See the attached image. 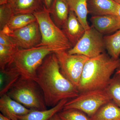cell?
Listing matches in <instances>:
<instances>
[{
  "label": "cell",
  "mask_w": 120,
  "mask_h": 120,
  "mask_svg": "<svg viewBox=\"0 0 120 120\" xmlns=\"http://www.w3.org/2000/svg\"><path fill=\"white\" fill-rule=\"evenodd\" d=\"M37 21V19L34 14H17L13 15L7 26L11 30H15Z\"/></svg>",
  "instance_id": "21"
},
{
  "label": "cell",
  "mask_w": 120,
  "mask_h": 120,
  "mask_svg": "<svg viewBox=\"0 0 120 120\" xmlns=\"http://www.w3.org/2000/svg\"><path fill=\"white\" fill-rule=\"evenodd\" d=\"M48 120H62L60 118L58 113H57L51 117Z\"/></svg>",
  "instance_id": "28"
},
{
  "label": "cell",
  "mask_w": 120,
  "mask_h": 120,
  "mask_svg": "<svg viewBox=\"0 0 120 120\" xmlns=\"http://www.w3.org/2000/svg\"><path fill=\"white\" fill-rule=\"evenodd\" d=\"M106 47L104 37L93 27L86 30L77 43L68 50L71 54H80L90 58L105 52Z\"/></svg>",
  "instance_id": "7"
},
{
  "label": "cell",
  "mask_w": 120,
  "mask_h": 120,
  "mask_svg": "<svg viewBox=\"0 0 120 120\" xmlns=\"http://www.w3.org/2000/svg\"><path fill=\"white\" fill-rule=\"evenodd\" d=\"M90 20L92 27L102 34L116 32L120 29V16L118 15H94Z\"/></svg>",
  "instance_id": "11"
},
{
  "label": "cell",
  "mask_w": 120,
  "mask_h": 120,
  "mask_svg": "<svg viewBox=\"0 0 120 120\" xmlns=\"http://www.w3.org/2000/svg\"><path fill=\"white\" fill-rule=\"evenodd\" d=\"M112 101L120 107V74L116 73L106 89Z\"/></svg>",
  "instance_id": "23"
},
{
  "label": "cell",
  "mask_w": 120,
  "mask_h": 120,
  "mask_svg": "<svg viewBox=\"0 0 120 120\" xmlns=\"http://www.w3.org/2000/svg\"><path fill=\"white\" fill-rule=\"evenodd\" d=\"M106 49L111 57L119 58L120 55V29L113 34L104 37Z\"/></svg>",
  "instance_id": "20"
},
{
  "label": "cell",
  "mask_w": 120,
  "mask_h": 120,
  "mask_svg": "<svg viewBox=\"0 0 120 120\" xmlns=\"http://www.w3.org/2000/svg\"><path fill=\"white\" fill-rule=\"evenodd\" d=\"M68 99L60 101L56 106L49 109L32 110L27 114L19 117V120H48L51 117L64 109Z\"/></svg>",
  "instance_id": "16"
},
{
  "label": "cell",
  "mask_w": 120,
  "mask_h": 120,
  "mask_svg": "<svg viewBox=\"0 0 120 120\" xmlns=\"http://www.w3.org/2000/svg\"><path fill=\"white\" fill-rule=\"evenodd\" d=\"M0 31L8 35L12 43L19 49H26L37 47L41 41L37 21L15 30H11L6 26Z\"/></svg>",
  "instance_id": "9"
},
{
  "label": "cell",
  "mask_w": 120,
  "mask_h": 120,
  "mask_svg": "<svg viewBox=\"0 0 120 120\" xmlns=\"http://www.w3.org/2000/svg\"><path fill=\"white\" fill-rule=\"evenodd\" d=\"M14 15L34 14L43 10L45 7L44 0H7Z\"/></svg>",
  "instance_id": "13"
},
{
  "label": "cell",
  "mask_w": 120,
  "mask_h": 120,
  "mask_svg": "<svg viewBox=\"0 0 120 120\" xmlns=\"http://www.w3.org/2000/svg\"><path fill=\"white\" fill-rule=\"evenodd\" d=\"M120 68V59L104 52L90 58L85 64L78 89L80 92L106 89L114 71Z\"/></svg>",
  "instance_id": "2"
},
{
  "label": "cell",
  "mask_w": 120,
  "mask_h": 120,
  "mask_svg": "<svg viewBox=\"0 0 120 120\" xmlns=\"http://www.w3.org/2000/svg\"><path fill=\"white\" fill-rule=\"evenodd\" d=\"M19 48L14 46L0 45V69L4 70L12 61Z\"/></svg>",
  "instance_id": "22"
},
{
  "label": "cell",
  "mask_w": 120,
  "mask_h": 120,
  "mask_svg": "<svg viewBox=\"0 0 120 120\" xmlns=\"http://www.w3.org/2000/svg\"><path fill=\"white\" fill-rule=\"evenodd\" d=\"M7 0H0V5L7 3Z\"/></svg>",
  "instance_id": "31"
},
{
  "label": "cell",
  "mask_w": 120,
  "mask_h": 120,
  "mask_svg": "<svg viewBox=\"0 0 120 120\" xmlns=\"http://www.w3.org/2000/svg\"><path fill=\"white\" fill-rule=\"evenodd\" d=\"M90 118L92 120H120V107L110 101L100 107Z\"/></svg>",
  "instance_id": "17"
},
{
  "label": "cell",
  "mask_w": 120,
  "mask_h": 120,
  "mask_svg": "<svg viewBox=\"0 0 120 120\" xmlns=\"http://www.w3.org/2000/svg\"><path fill=\"white\" fill-rule=\"evenodd\" d=\"M62 28L65 34L73 46L82 38L86 31L75 12L71 10H69L68 19Z\"/></svg>",
  "instance_id": "12"
},
{
  "label": "cell",
  "mask_w": 120,
  "mask_h": 120,
  "mask_svg": "<svg viewBox=\"0 0 120 120\" xmlns=\"http://www.w3.org/2000/svg\"><path fill=\"white\" fill-rule=\"evenodd\" d=\"M0 45L15 46L12 42L8 35L1 31H0Z\"/></svg>",
  "instance_id": "26"
},
{
  "label": "cell",
  "mask_w": 120,
  "mask_h": 120,
  "mask_svg": "<svg viewBox=\"0 0 120 120\" xmlns=\"http://www.w3.org/2000/svg\"><path fill=\"white\" fill-rule=\"evenodd\" d=\"M55 53L58 60L61 72L78 88L84 67L90 58L83 55L70 54L67 51Z\"/></svg>",
  "instance_id": "8"
},
{
  "label": "cell",
  "mask_w": 120,
  "mask_h": 120,
  "mask_svg": "<svg viewBox=\"0 0 120 120\" xmlns=\"http://www.w3.org/2000/svg\"></svg>",
  "instance_id": "35"
},
{
  "label": "cell",
  "mask_w": 120,
  "mask_h": 120,
  "mask_svg": "<svg viewBox=\"0 0 120 120\" xmlns=\"http://www.w3.org/2000/svg\"><path fill=\"white\" fill-rule=\"evenodd\" d=\"M11 98L29 109H47L43 92L36 81L20 76L7 94Z\"/></svg>",
  "instance_id": "5"
},
{
  "label": "cell",
  "mask_w": 120,
  "mask_h": 120,
  "mask_svg": "<svg viewBox=\"0 0 120 120\" xmlns=\"http://www.w3.org/2000/svg\"><path fill=\"white\" fill-rule=\"evenodd\" d=\"M33 14L38 23L41 36V43L37 47L49 46L55 50L56 52L67 51L72 48L63 30L52 20L49 10L45 8Z\"/></svg>",
  "instance_id": "4"
},
{
  "label": "cell",
  "mask_w": 120,
  "mask_h": 120,
  "mask_svg": "<svg viewBox=\"0 0 120 120\" xmlns=\"http://www.w3.org/2000/svg\"><path fill=\"white\" fill-rule=\"evenodd\" d=\"M14 15L11 8L8 3L0 5V30L7 25Z\"/></svg>",
  "instance_id": "25"
},
{
  "label": "cell",
  "mask_w": 120,
  "mask_h": 120,
  "mask_svg": "<svg viewBox=\"0 0 120 120\" xmlns=\"http://www.w3.org/2000/svg\"><path fill=\"white\" fill-rule=\"evenodd\" d=\"M68 2L65 0H53L49 10L51 17L57 26L63 27L66 22L69 12Z\"/></svg>",
  "instance_id": "15"
},
{
  "label": "cell",
  "mask_w": 120,
  "mask_h": 120,
  "mask_svg": "<svg viewBox=\"0 0 120 120\" xmlns=\"http://www.w3.org/2000/svg\"><path fill=\"white\" fill-rule=\"evenodd\" d=\"M45 7L47 9L49 10L53 0H44Z\"/></svg>",
  "instance_id": "27"
},
{
  "label": "cell",
  "mask_w": 120,
  "mask_h": 120,
  "mask_svg": "<svg viewBox=\"0 0 120 120\" xmlns=\"http://www.w3.org/2000/svg\"><path fill=\"white\" fill-rule=\"evenodd\" d=\"M20 76L17 72L9 67L3 71H0V96L7 94Z\"/></svg>",
  "instance_id": "19"
},
{
  "label": "cell",
  "mask_w": 120,
  "mask_h": 120,
  "mask_svg": "<svg viewBox=\"0 0 120 120\" xmlns=\"http://www.w3.org/2000/svg\"><path fill=\"white\" fill-rule=\"evenodd\" d=\"M32 110L13 100L7 94L0 96V113L9 119L19 120V117L26 115Z\"/></svg>",
  "instance_id": "10"
},
{
  "label": "cell",
  "mask_w": 120,
  "mask_h": 120,
  "mask_svg": "<svg viewBox=\"0 0 120 120\" xmlns=\"http://www.w3.org/2000/svg\"><path fill=\"white\" fill-rule=\"evenodd\" d=\"M88 0H69L68 4L69 10L73 11L86 30L90 28L87 21L89 13L88 7Z\"/></svg>",
  "instance_id": "18"
},
{
  "label": "cell",
  "mask_w": 120,
  "mask_h": 120,
  "mask_svg": "<svg viewBox=\"0 0 120 120\" xmlns=\"http://www.w3.org/2000/svg\"><path fill=\"white\" fill-rule=\"evenodd\" d=\"M117 15L120 16V4H117Z\"/></svg>",
  "instance_id": "30"
},
{
  "label": "cell",
  "mask_w": 120,
  "mask_h": 120,
  "mask_svg": "<svg viewBox=\"0 0 120 120\" xmlns=\"http://www.w3.org/2000/svg\"><path fill=\"white\" fill-rule=\"evenodd\" d=\"M65 0L66 1H67V2H68V1L69 0Z\"/></svg>",
  "instance_id": "34"
},
{
  "label": "cell",
  "mask_w": 120,
  "mask_h": 120,
  "mask_svg": "<svg viewBox=\"0 0 120 120\" xmlns=\"http://www.w3.org/2000/svg\"><path fill=\"white\" fill-rule=\"evenodd\" d=\"M35 81L43 92L47 106L53 107L64 99H70L79 94L78 88L64 76L55 53L49 54L38 68Z\"/></svg>",
  "instance_id": "1"
},
{
  "label": "cell",
  "mask_w": 120,
  "mask_h": 120,
  "mask_svg": "<svg viewBox=\"0 0 120 120\" xmlns=\"http://www.w3.org/2000/svg\"><path fill=\"white\" fill-rule=\"evenodd\" d=\"M116 2L117 4H120V0H114Z\"/></svg>",
  "instance_id": "32"
},
{
  "label": "cell",
  "mask_w": 120,
  "mask_h": 120,
  "mask_svg": "<svg viewBox=\"0 0 120 120\" xmlns=\"http://www.w3.org/2000/svg\"><path fill=\"white\" fill-rule=\"evenodd\" d=\"M116 73H120V68H118L116 72Z\"/></svg>",
  "instance_id": "33"
},
{
  "label": "cell",
  "mask_w": 120,
  "mask_h": 120,
  "mask_svg": "<svg viewBox=\"0 0 120 120\" xmlns=\"http://www.w3.org/2000/svg\"><path fill=\"white\" fill-rule=\"evenodd\" d=\"M117 3L114 0H88L89 12L94 15H117Z\"/></svg>",
  "instance_id": "14"
},
{
  "label": "cell",
  "mask_w": 120,
  "mask_h": 120,
  "mask_svg": "<svg viewBox=\"0 0 120 120\" xmlns=\"http://www.w3.org/2000/svg\"><path fill=\"white\" fill-rule=\"evenodd\" d=\"M111 101L106 89L90 90L80 92L77 97L68 100L63 109L78 110L91 117L100 107Z\"/></svg>",
  "instance_id": "6"
},
{
  "label": "cell",
  "mask_w": 120,
  "mask_h": 120,
  "mask_svg": "<svg viewBox=\"0 0 120 120\" xmlns=\"http://www.w3.org/2000/svg\"><path fill=\"white\" fill-rule=\"evenodd\" d=\"M0 120H11L7 118L2 115L1 113H0Z\"/></svg>",
  "instance_id": "29"
},
{
  "label": "cell",
  "mask_w": 120,
  "mask_h": 120,
  "mask_svg": "<svg viewBox=\"0 0 120 120\" xmlns=\"http://www.w3.org/2000/svg\"><path fill=\"white\" fill-rule=\"evenodd\" d=\"M56 52L51 47L43 46L19 49L7 67L13 69L23 78L35 80L37 70L43 60L49 54Z\"/></svg>",
  "instance_id": "3"
},
{
  "label": "cell",
  "mask_w": 120,
  "mask_h": 120,
  "mask_svg": "<svg viewBox=\"0 0 120 120\" xmlns=\"http://www.w3.org/2000/svg\"><path fill=\"white\" fill-rule=\"evenodd\" d=\"M58 114L62 120H92L84 113L73 109H62Z\"/></svg>",
  "instance_id": "24"
}]
</instances>
